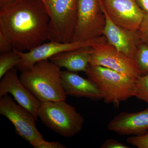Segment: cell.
Returning a JSON list of instances; mask_svg holds the SVG:
<instances>
[{
	"label": "cell",
	"mask_w": 148,
	"mask_h": 148,
	"mask_svg": "<svg viewBox=\"0 0 148 148\" xmlns=\"http://www.w3.org/2000/svg\"><path fill=\"white\" fill-rule=\"evenodd\" d=\"M41 1H42V0H41Z\"/></svg>",
	"instance_id": "obj_26"
},
{
	"label": "cell",
	"mask_w": 148,
	"mask_h": 148,
	"mask_svg": "<svg viewBox=\"0 0 148 148\" xmlns=\"http://www.w3.org/2000/svg\"><path fill=\"white\" fill-rule=\"evenodd\" d=\"M10 93L19 105L28 110L38 120L41 102L24 86L17 75L15 67L7 72L0 81V98Z\"/></svg>",
	"instance_id": "obj_11"
},
{
	"label": "cell",
	"mask_w": 148,
	"mask_h": 148,
	"mask_svg": "<svg viewBox=\"0 0 148 148\" xmlns=\"http://www.w3.org/2000/svg\"><path fill=\"white\" fill-rule=\"evenodd\" d=\"M92 47H86L64 51L53 56L49 61L59 68L69 71L85 72L89 65Z\"/></svg>",
	"instance_id": "obj_15"
},
{
	"label": "cell",
	"mask_w": 148,
	"mask_h": 148,
	"mask_svg": "<svg viewBox=\"0 0 148 148\" xmlns=\"http://www.w3.org/2000/svg\"><path fill=\"white\" fill-rule=\"evenodd\" d=\"M41 1L50 16L49 40L71 42L76 24L77 0Z\"/></svg>",
	"instance_id": "obj_5"
},
{
	"label": "cell",
	"mask_w": 148,
	"mask_h": 148,
	"mask_svg": "<svg viewBox=\"0 0 148 148\" xmlns=\"http://www.w3.org/2000/svg\"><path fill=\"white\" fill-rule=\"evenodd\" d=\"M38 116L47 127L65 138L79 133L84 123L82 115L66 101L42 102Z\"/></svg>",
	"instance_id": "obj_4"
},
{
	"label": "cell",
	"mask_w": 148,
	"mask_h": 148,
	"mask_svg": "<svg viewBox=\"0 0 148 148\" xmlns=\"http://www.w3.org/2000/svg\"><path fill=\"white\" fill-rule=\"evenodd\" d=\"M76 24L71 42H84L103 36L106 17L101 0H77Z\"/></svg>",
	"instance_id": "obj_6"
},
{
	"label": "cell",
	"mask_w": 148,
	"mask_h": 148,
	"mask_svg": "<svg viewBox=\"0 0 148 148\" xmlns=\"http://www.w3.org/2000/svg\"><path fill=\"white\" fill-rule=\"evenodd\" d=\"M101 148H128L125 145L118 140L110 139L106 140L100 147Z\"/></svg>",
	"instance_id": "obj_22"
},
{
	"label": "cell",
	"mask_w": 148,
	"mask_h": 148,
	"mask_svg": "<svg viewBox=\"0 0 148 148\" xmlns=\"http://www.w3.org/2000/svg\"><path fill=\"white\" fill-rule=\"evenodd\" d=\"M21 58L15 49L0 54V79L21 62Z\"/></svg>",
	"instance_id": "obj_16"
},
{
	"label": "cell",
	"mask_w": 148,
	"mask_h": 148,
	"mask_svg": "<svg viewBox=\"0 0 148 148\" xmlns=\"http://www.w3.org/2000/svg\"><path fill=\"white\" fill-rule=\"evenodd\" d=\"M19 0H0V9L12 4Z\"/></svg>",
	"instance_id": "obj_25"
},
{
	"label": "cell",
	"mask_w": 148,
	"mask_h": 148,
	"mask_svg": "<svg viewBox=\"0 0 148 148\" xmlns=\"http://www.w3.org/2000/svg\"><path fill=\"white\" fill-rule=\"evenodd\" d=\"M64 146L58 141L56 142H47L44 140L40 144L36 146L35 148H66Z\"/></svg>",
	"instance_id": "obj_23"
},
{
	"label": "cell",
	"mask_w": 148,
	"mask_h": 148,
	"mask_svg": "<svg viewBox=\"0 0 148 148\" xmlns=\"http://www.w3.org/2000/svg\"><path fill=\"white\" fill-rule=\"evenodd\" d=\"M50 20L41 0H19L0 9V27L18 51H29L49 40Z\"/></svg>",
	"instance_id": "obj_1"
},
{
	"label": "cell",
	"mask_w": 148,
	"mask_h": 148,
	"mask_svg": "<svg viewBox=\"0 0 148 148\" xmlns=\"http://www.w3.org/2000/svg\"><path fill=\"white\" fill-rule=\"evenodd\" d=\"M138 30L143 42L148 45V14L144 13L143 20Z\"/></svg>",
	"instance_id": "obj_21"
},
{
	"label": "cell",
	"mask_w": 148,
	"mask_h": 148,
	"mask_svg": "<svg viewBox=\"0 0 148 148\" xmlns=\"http://www.w3.org/2000/svg\"><path fill=\"white\" fill-rule=\"evenodd\" d=\"M61 82L67 95L75 98H86L94 101L103 99V93L90 79L84 78L76 73L63 71Z\"/></svg>",
	"instance_id": "obj_14"
},
{
	"label": "cell",
	"mask_w": 148,
	"mask_h": 148,
	"mask_svg": "<svg viewBox=\"0 0 148 148\" xmlns=\"http://www.w3.org/2000/svg\"><path fill=\"white\" fill-rule=\"evenodd\" d=\"M13 49V46L10 39L3 28L0 27V52L5 53Z\"/></svg>",
	"instance_id": "obj_20"
},
{
	"label": "cell",
	"mask_w": 148,
	"mask_h": 148,
	"mask_svg": "<svg viewBox=\"0 0 148 148\" xmlns=\"http://www.w3.org/2000/svg\"><path fill=\"white\" fill-rule=\"evenodd\" d=\"M107 127L120 135H145L148 132V107L137 112L120 113L109 123Z\"/></svg>",
	"instance_id": "obj_13"
},
{
	"label": "cell",
	"mask_w": 148,
	"mask_h": 148,
	"mask_svg": "<svg viewBox=\"0 0 148 148\" xmlns=\"http://www.w3.org/2000/svg\"><path fill=\"white\" fill-rule=\"evenodd\" d=\"M89 64L108 68L134 79L140 76L134 59L108 42L92 47Z\"/></svg>",
	"instance_id": "obj_9"
},
{
	"label": "cell",
	"mask_w": 148,
	"mask_h": 148,
	"mask_svg": "<svg viewBox=\"0 0 148 148\" xmlns=\"http://www.w3.org/2000/svg\"><path fill=\"white\" fill-rule=\"evenodd\" d=\"M0 114L10 121L15 133L34 148L44 140L36 128L37 119L28 110L15 103L8 93L0 98Z\"/></svg>",
	"instance_id": "obj_7"
},
{
	"label": "cell",
	"mask_w": 148,
	"mask_h": 148,
	"mask_svg": "<svg viewBox=\"0 0 148 148\" xmlns=\"http://www.w3.org/2000/svg\"><path fill=\"white\" fill-rule=\"evenodd\" d=\"M103 10L112 22L125 29L138 30L145 12L137 0H101Z\"/></svg>",
	"instance_id": "obj_10"
},
{
	"label": "cell",
	"mask_w": 148,
	"mask_h": 148,
	"mask_svg": "<svg viewBox=\"0 0 148 148\" xmlns=\"http://www.w3.org/2000/svg\"><path fill=\"white\" fill-rule=\"evenodd\" d=\"M137 1L144 12L148 14V0H137Z\"/></svg>",
	"instance_id": "obj_24"
},
{
	"label": "cell",
	"mask_w": 148,
	"mask_h": 148,
	"mask_svg": "<svg viewBox=\"0 0 148 148\" xmlns=\"http://www.w3.org/2000/svg\"><path fill=\"white\" fill-rule=\"evenodd\" d=\"M103 93L104 102L118 108L135 96L136 79L103 66L90 65L85 72Z\"/></svg>",
	"instance_id": "obj_3"
},
{
	"label": "cell",
	"mask_w": 148,
	"mask_h": 148,
	"mask_svg": "<svg viewBox=\"0 0 148 148\" xmlns=\"http://www.w3.org/2000/svg\"><path fill=\"white\" fill-rule=\"evenodd\" d=\"M107 42V38L103 35L98 38L80 42L62 43L50 41V42L44 43L27 53L16 50L21 58V61L15 68L21 73L27 71L31 70L38 61L49 59L58 53L86 47H92Z\"/></svg>",
	"instance_id": "obj_8"
},
{
	"label": "cell",
	"mask_w": 148,
	"mask_h": 148,
	"mask_svg": "<svg viewBox=\"0 0 148 148\" xmlns=\"http://www.w3.org/2000/svg\"><path fill=\"white\" fill-rule=\"evenodd\" d=\"M134 61L140 76L148 75V45L142 42L139 46Z\"/></svg>",
	"instance_id": "obj_17"
},
{
	"label": "cell",
	"mask_w": 148,
	"mask_h": 148,
	"mask_svg": "<svg viewBox=\"0 0 148 148\" xmlns=\"http://www.w3.org/2000/svg\"><path fill=\"white\" fill-rule=\"evenodd\" d=\"M60 68L49 61L37 62L31 70L21 73L22 84L41 103L66 101Z\"/></svg>",
	"instance_id": "obj_2"
},
{
	"label": "cell",
	"mask_w": 148,
	"mask_h": 148,
	"mask_svg": "<svg viewBox=\"0 0 148 148\" xmlns=\"http://www.w3.org/2000/svg\"><path fill=\"white\" fill-rule=\"evenodd\" d=\"M126 142L138 148H148V132L141 136H134L129 137Z\"/></svg>",
	"instance_id": "obj_19"
},
{
	"label": "cell",
	"mask_w": 148,
	"mask_h": 148,
	"mask_svg": "<svg viewBox=\"0 0 148 148\" xmlns=\"http://www.w3.org/2000/svg\"><path fill=\"white\" fill-rule=\"evenodd\" d=\"M105 14L106 23L103 35L107 38V42L134 59L139 46L143 42L139 30H129L119 27Z\"/></svg>",
	"instance_id": "obj_12"
},
{
	"label": "cell",
	"mask_w": 148,
	"mask_h": 148,
	"mask_svg": "<svg viewBox=\"0 0 148 148\" xmlns=\"http://www.w3.org/2000/svg\"><path fill=\"white\" fill-rule=\"evenodd\" d=\"M135 97L148 104V75L136 79Z\"/></svg>",
	"instance_id": "obj_18"
}]
</instances>
